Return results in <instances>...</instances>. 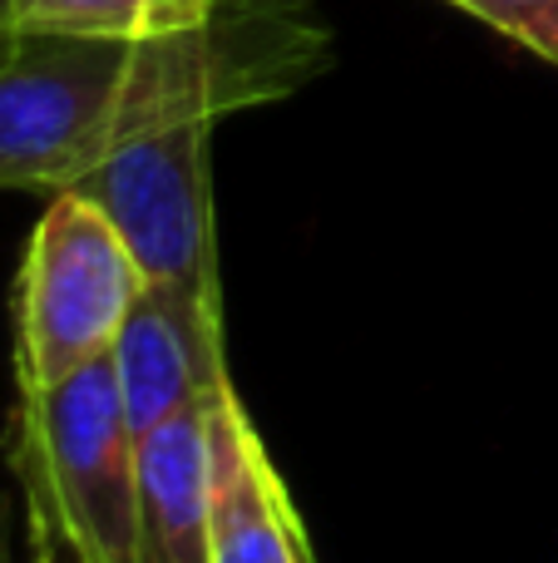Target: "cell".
<instances>
[{
	"mask_svg": "<svg viewBox=\"0 0 558 563\" xmlns=\"http://www.w3.org/2000/svg\"><path fill=\"white\" fill-rule=\"evenodd\" d=\"M109 361H114V386L134 435H148L188 400H203L233 380L227 376L223 317H203V311L183 307L154 287L124 321Z\"/></svg>",
	"mask_w": 558,
	"mask_h": 563,
	"instance_id": "6",
	"label": "cell"
},
{
	"mask_svg": "<svg viewBox=\"0 0 558 563\" xmlns=\"http://www.w3.org/2000/svg\"><path fill=\"white\" fill-rule=\"evenodd\" d=\"M332 65L312 0H217L158 35L0 30V194H59L158 129L297 95Z\"/></svg>",
	"mask_w": 558,
	"mask_h": 563,
	"instance_id": "1",
	"label": "cell"
},
{
	"mask_svg": "<svg viewBox=\"0 0 558 563\" xmlns=\"http://www.w3.org/2000/svg\"><path fill=\"white\" fill-rule=\"evenodd\" d=\"M5 460L25 505L30 563H144L138 435L109 356L59 386H15Z\"/></svg>",
	"mask_w": 558,
	"mask_h": 563,
	"instance_id": "2",
	"label": "cell"
},
{
	"mask_svg": "<svg viewBox=\"0 0 558 563\" xmlns=\"http://www.w3.org/2000/svg\"><path fill=\"white\" fill-rule=\"evenodd\" d=\"M213 396L188 400L164 426L138 435L144 563H208V525H213Z\"/></svg>",
	"mask_w": 558,
	"mask_h": 563,
	"instance_id": "7",
	"label": "cell"
},
{
	"mask_svg": "<svg viewBox=\"0 0 558 563\" xmlns=\"http://www.w3.org/2000/svg\"><path fill=\"white\" fill-rule=\"evenodd\" d=\"M148 277L94 198L59 188L15 277V386L40 390L114 351Z\"/></svg>",
	"mask_w": 558,
	"mask_h": 563,
	"instance_id": "3",
	"label": "cell"
},
{
	"mask_svg": "<svg viewBox=\"0 0 558 563\" xmlns=\"http://www.w3.org/2000/svg\"><path fill=\"white\" fill-rule=\"evenodd\" d=\"M450 5L470 10L475 20L520 40L534 55H549V45L558 35V0H450Z\"/></svg>",
	"mask_w": 558,
	"mask_h": 563,
	"instance_id": "9",
	"label": "cell"
},
{
	"mask_svg": "<svg viewBox=\"0 0 558 563\" xmlns=\"http://www.w3.org/2000/svg\"><path fill=\"white\" fill-rule=\"evenodd\" d=\"M0 563H10V544H5V529H0Z\"/></svg>",
	"mask_w": 558,
	"mask_h": 563,
	"instance_id": "11",
	"label": "cell"
},
{
	"mask_svg": "<svg viewBox=\"0 0 558 563\" xmlns=\"http://www.w3.org/2000/svg\"><path fill=\"white\" fill-rule=\"evenodd\" d=\"M217 0H15L10 30H75V35H158L193 25Z\"/></svg>",
	"mask_w": 558,
	"mask_h": 563,
	"instance_id": "8",
	"label": "cell"
},
{
	"mask_svg": "<svg viewBox=\"0 0 558 563\" xmlns=\"http://www.w3.org/2000/svg\"><path fill=\"white\" fill-rule=\"evenodd\" d=\"M544 59H554V65H558V35H554V45H549V55H544Z\"/></svg>",
	"mask_w": 558,
	"mask_h": 563,
	"instance_id": "12",
	"label": "cell"
},
{
	"mask_svg": "<svg viewBox=\"0 0 558 563\" xmlns=\"http://www.w3.org/2000/svg\"><path fill=\"white\" fill-rule=\"evenodd\" d=\"M208 134L213 124H178L134 139L99 158L75 194L94 198L109 213L134 247L148 287L203 317H223Z\"/></svg>",
	"mask_w": 558,
	"mask_h": 563,
	"instance_id": "4",
	"label": "cell"
},
{
	"mask_svg": "<svg viewBox=\"0 0 558 563\" xmlns=\"http://www.w3.org/2000/svg\"><path fill=\"white\" fill-rule=\"evenodd\" d=\"M10 5H15V0H0V30H10Z\"/></svg>",
	"mask_w": 558,
	"mask_h": 563,
	"instance_id": "10",
	"label": "cell"
},
{
	"mask_svg": "<svg viewBox=\"0 0 558 563\" xmlns=\"http://www.w3.org/2000/svg\"><path fill=\"white\" fill-rule=\"evenodd\" d=\"M208 563H316L282 475L237 386L213 396V525Z\"/></svg>",
	"mask_w": 558,
	"mask_h": 563,
	"instance_id": "5",
	"label": "cell"
}]
</instances>
